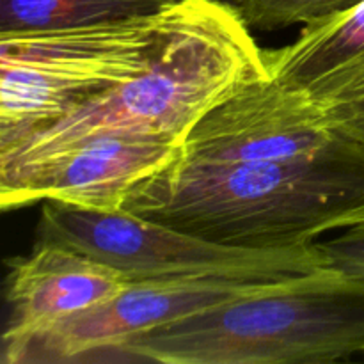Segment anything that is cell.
<instances>
[{
	"label": "cell",
	"instance_id": "7a4b0ae2",
	"mask_svg": "<svg viewBox=\"0 0 364 364\" xmlns=\"http://www.w3.org/2000/svg\"><path fill=\"white\" fill-rule=\"evenodd\" d=\"M121 210L226 245L313 244L364 220V151L340 137L302 159L224 166L178 160L139 185Z\"/></svg>",
	"mask_w": 364,
	"mask_h": 364
},
{
	"label": "cell",
	"instance_id": "8992f818",
	"mask_svg": "<svg viewBox=\"0 0 364 364\" xmlns=\"http://www.w3.org/2000/svg\"><path fill=\"white\" fill-rule=\"evenodd\" d=\"M270 281L192 277L130 281L107 301L50 326L2 336L4 364L100 363L110 350L148 331L245 297Z\"/></svg>",
	"mask_w": 364,
	"mask_h": 364
},
{
	"label": "cell",
	"instance_id": "52a82bcc",
	"mask_svg": "<svg viewBox=\"0 0 364 364\" xmlns=\"http://www.w3.org/2000/svg\"><path fill=\"white\" fill-rule=\"evenodd\" d=\"M340 141L322 105L272 77L252 82L205 114L181 144L194 166L267 162L318 155Z\"/></svg>",
	"mask_w": 364,
	"mask_h": 364
},
{
	"label": "cell",
	"instance_id": "9c48e42d",
	"mask_svg": "<svg viewBox=\"0 0 364 364\" xmlns=\"http://www.w3.org/2000/svg\"><path fill=\"white\" fill-rule=\"evenodd\" d=\"M2 336L31 333L107 301L130 281L117 270L60 244L36 242L28 256L7 259Z\"/></svg>",
	"mask_w": 364,
	"mask_h": 364
},
{
	"label": "cell",
	"instance_id": "30bf717a",
	"mask_svg": "<svg viewBox=\"0 0 364 364\" xmlns=\"http://www.w3.org/2000/svg\"><path fill=\"white\" fill-rule=\"evenodd\" d=\"M274 80L302 89L318 105L364 95V0L277 50H263Z\"/></svg>",
	"mask_w": 364,
	"mask_h": 364
},
{
	"label": "cell",
	"instance_id": "277c9868",
	"mask_svg": "<svg viewBox=\"0 0 364 364\" xmlns=\"http://www.w3.org/2000/svg\"><path fill=\"white\" fill-rule=\"evenodd\" d=\"M173 2L124 20L0 34V146L148 70Z\"/></svg>",
	"mask_w": 364,
	"mask_h": 364
},
{
	"label": "cell",
	"instance_id": "3957f363",
	"mask_svg": "<svg viewBox=\"0 0 364 364\" xmlns=\"http://www.w3.org/2000/svg\"><path fill=\"white\" fill-rule=\"evenodd\" d=\"M359 352H364V281L326 265L148 331L102 361L329 364Z\"/></svg>",
	"mask_w": 364,
	"mask_h": 364
},
{
	"label": "cell",
	"instance_id": "9a60e30c",
	"mask_svg": "<svg viewBox=\"0 0 364 364\" xmlns=\"http://www.w3.org/2000/svg\"><path fill=\"white\" fill-rule=\"evenodd\" d=\"M224 2H230V4H235V0H224Z\"/></svg>",
	"mask_w": 364,
	"mask_h": 364
},
{
	"label": "cell",
	"instance_id": "8fae6325",
	"mask_svg": "<svg viewBox=\"0 0 364 364\" xmlns=\"http://www.w3.org/2000/svg\"><path fill=\"white\" fill-rule=\"evenodd\" d=\"M173 0H0V34L48 32L151 14Z\"/></svg>",
	"mask_w": 364,
	"mask_h": 364
},
{
	"label": "cell",
	"instance_id": "6da1fadb",
	"mask_svg": "<svg viewBox=\"0 0 364 364\" xmlns=\"http://www.w3.org/2000/svg\"><path fill=\"white\" fill-rule=\"evenodd\" d=\"M267 77L265 53L233 4L174 0L148 70L0 146V183L103 134L149 135L183 144L208 110Z\"/></svg>",
	"mask_w": 364,
	"mask_h": 364
},
{
	"label": "cell",
	"instance_id": "5bb4252c",
	"mask_svg": "<svg viewBox=\"0 0 364 364\" xmlns=\"http://www.w3.org/2000/svg\"><path fill=\"white\" fill-rule=\"evenodd\" d=\"M331 130L364 151V95L322 105Z\"/></svg>",
	"mask_w": 364,
	"mask_h": 364
},
{
	"label": "cell",
	"instance_id": "ba28073f",
	"mask_svg": "<svg viewBox=\"0 0 364 364\" xmlns=\"http://www.w3.org/2000/svg\"><path fill=\"white\" fill-rule=\"evenodd\" d=\"M181 153L180 142L149 135L91 137L0 183V208L7 212L39 201H57L117 212L139 185L176 164Z\"/></svg>",
	"mask_w": 364,
	"mask_h": 364
},
{
	"label": "cell",
	"instance_id": "4fadbf2b",
	"mask_svg": "<svg viewBox=\"0 0 364 364\" xmlns=\"http://www.w3.org/2000/svg\"><path fill=\"white\" fill-rule=\"evenodd\" d=\"M316 247L326 258L327 267L364 281V220L343 230L340 237L316 242Z\"/></svg>",
	"mask_w": 364,
	"mask_h": 364
},
{
	"label": "cell",
	"instance_id": "7c38bea8",
	"mask_svg": "<svg viewBox=\"0 0 364 364\" xmlns=\"http://www.w3.org/2000/svg\"><path fill=\"white\" fill-rule=\"evenodd\" d=\"M363 0H235L242 20L256 31L315 25L352 9Z\"/></svg>",
	"mask_w": 364,
	"mask_h": 364
},
{
	"label": "cell",
	"instance_id": "5b68a950",
	"mask_svg": "<svg viewBox=\"0 0 364 364\" xmlns=\"http://www.w3.org/2000/svg\"><path fill=\"white\" fill-rule=\"evenodd\" d=\"M38 242L75 249L121 272L128 281H281L327 265L316 242L279 249L226 245L124 210L100 212L57 201L43 203Z\"/></svg>",
	"mask_w": 364,
	"mask_h": 364
}]
</instances>
